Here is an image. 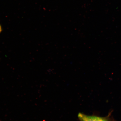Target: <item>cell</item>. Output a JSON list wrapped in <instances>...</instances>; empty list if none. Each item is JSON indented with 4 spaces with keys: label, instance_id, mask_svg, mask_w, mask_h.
Wrapping results in <instances>:
<instances>
[{
    "label": "cell",
    "instance_id": "6da1fadb",
    "mask_svg": "<svg viewBox=\"0 0 121 121\" xmlns=\"http://www.w3.org/2000/svg\"><path fill=\"white\" fill-rule=\"evenodd\" d=\"M78 117L80 121H114L108 118L86 115L82 113L79 114Z\"/></svg>",
    "mask_w": 121,
    "mask_h": 121
},
{
    "label": "cell",
    "instance_id": "7a4b0ae2",
    "mask_svg": "<svg viewBox=\"0 0 121 121\" xmlns=\"http://www.w3.org/2000/svg\"><path fill=\"white\" fill-rule=\"evenodd\" d=\"M2 27H1V25L0 24V34L1 33V32L2 31Z\"/></svg>",
    "mask_w": 121,
    "mask_h": 121
}]
</instances>
